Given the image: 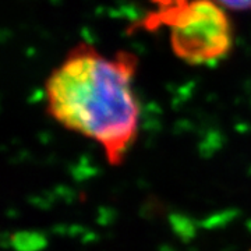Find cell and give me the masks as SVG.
<instances>
[{"mask_svg": "<svg viewBox=\"0 0 251 251\" xmlns=\"http://www.w3.org/2000/svg\"><path fill=\"white\" fill-rule=\"evenodd\" d=\"M171 44L181 60L193 64L215 62L232 48V27L214 0H191L169 14Z\"/></svg>", "mask_w": 251, "mask_h": 251, "instance_id": "2", "label": "cell"}, {"mask_svg": "<svg viewBox=\"0 0 251 251\" xmlns=\"http://www.w3.org/2000/svg\"><path fill=\"white\" fill-rule=\"evenodd\" d=\"M135 66L133 54L120 52L108 57L92 46L80 45L46 81L50 116L98 143L110 165L123 162L138 131Z\"/></svg>", "mask_w": 251, "mask_h": 251, "instance_id": "1", "label": "cell"}, {"mask_svg": "<svg viewBox=\"0 0 251 251\" xmlns=\"http://www.w3.org/2000/svg\"><path fill=\"white\" fill-rule=\"evenodd\" d=\"M216 4H221L222 7L234 10L251 9V0H214Z\"/></svg>", "mask_w": 251, "mask_h": 251, "instance_id": "3", "label": "cell"}]
</instances>
